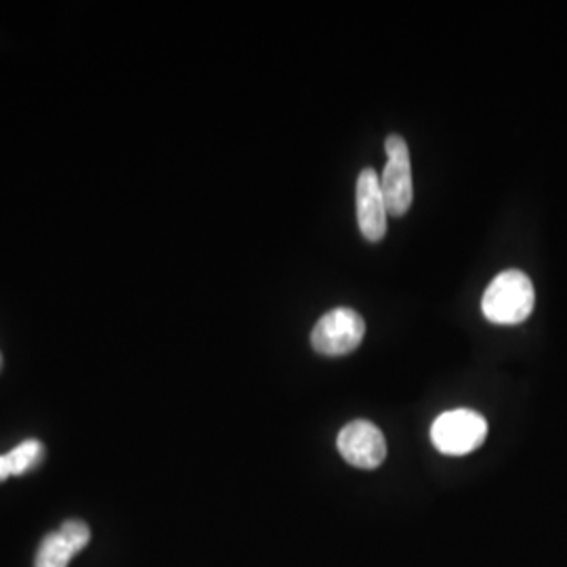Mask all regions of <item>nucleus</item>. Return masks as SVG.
Wrapping results in <instances>:
<instances>
[{
	"label": "nucleus",
	"instance_id": "1",
	"mask_svg": "<svg viewBox=\"0 0 567 567\" xmlns=\"http://www.w3.org/2000/svg\"><path fill=\"white\" fill-rule=\"evenodd\" d=\"M534 301L536 295L532 280L519 269H507L487 286L482 311L492 324H522L529 318Z\"/></svg>",
	"mask_w": 567,
	"mask_h": 567
},
{
	"label": "nucleus",
	"instance_id": "2",
	"mask_svg": "<svg viewBox=\"0 0 567 567\" xmlns=\"http://www.w3.org/2000/svg\"><path fill=\"white\" fill-rule=\"evenodd\" d=\"M486 419L473 410H450L440 414L431 426V442L442 454L463 456L484 444Z\"/></svg>",
	"mask_w": 567,
	"mask_h": 567
},
{
	"label": "nucleus",
	"instance_id": "3",
	"mask_svg": "<svg viewBox=\"0 0 567 567\" xmlns=\"http://www.w3.org/2000/svg\"><path fill=\"white\" fill-rule=\"evenodd\" d=\"M364 318L349 309L337 307L322 316L311 330V347L326 358H339L355 351L364 341Z\"/></svg>",
	"mask_w": 567,
	"mask_h": 567
},
{
	"label": "nucleus",
	"instance_id": "4",
	"mask_svg": "<svg viewBox=\"0 0 567 567\" xmlns=\"http://www.w3.org/2000/svg\"><path fill=\"white\" fill-rule=\"evenodd\" d=\"M385 171L381 175V187L385 196L386 210L393 217H402L412 206V166L410 150L404 137L389 135L385 142Z\"/></svg>",
	"mask_w": 567,
	"mask_h": 567
},
{
	"label": "nucleus",
	"instance_id": "5",
	"mask_svg": "<svg viewBox=\"0 0 567 567\" xmlns=\"http://www.w3.org/2000/svg\"><path fill=\"white\" fill-rule=\"evenodd\" d=\"M337 446L349 465L358 468H377L386 456L383 431L370 421H353L344 425L337 437Z\"/></svg>",
	"mask_w": 567,
	"mask_h": 567
},
{
	"label": "nucleus",
	"instance_id": "6",
	"mask_svg": "<svg viewBox=\"0 0 567 567\" xmlns=\"http://www.w3.org/2000/svg\"><path fill=\"white\" fill-rule=\"evenodd\" d=\"M385 196L374 168H364L358 177V221L368 243H381L386 231Z\"/></svg>",
	"mask_w": 567,
	"mask_h": 567
},
{
	"label": "nucleus",
	"instance_id": "7",
	"mask_svg": "<svg viewBox=\"0 0 567 567\" xmlns=\"http://www.w3.org/2000/svg\"><path fill=\"white\" fill-rule=\"evenodd\" d=\"M91 540V529L79 519L65 522L60 529L44 536L34 567H68Z\"/></svg>",
	"mask_w": 567,
	"mask_h": 567
},
{
	"label": "nucleus",
	"instance_id": "8",
	"mask_svg": "<svg viewBox=\"0 0 567 567\" xmlns=\"http://www.w3.org/2000/svg\"><path fill=\"white\" fill-rule=\"evenodd\" d=\"M44 458V446L39 440H25L20 446L9 450L7 454H0V482L9 477H20L28 471L37 468Z\"/></svg>",
	"mask_w": 567,
	"mask_h": 567
},
{
	"label": "nucleus",
	"instance_id": "9",
	"mask_svg": "<svg viewBox=\"0 0 567 567\" xmlns=\"http://www.w3.org/2000/svg\"><path fill=\"white\" fill-rule=\"evenodd\" d=\"M0 365H2V355H0Z\"/></svg>",
	"mask_w": 567,
	"mask_h": 567
}]
</instances>
